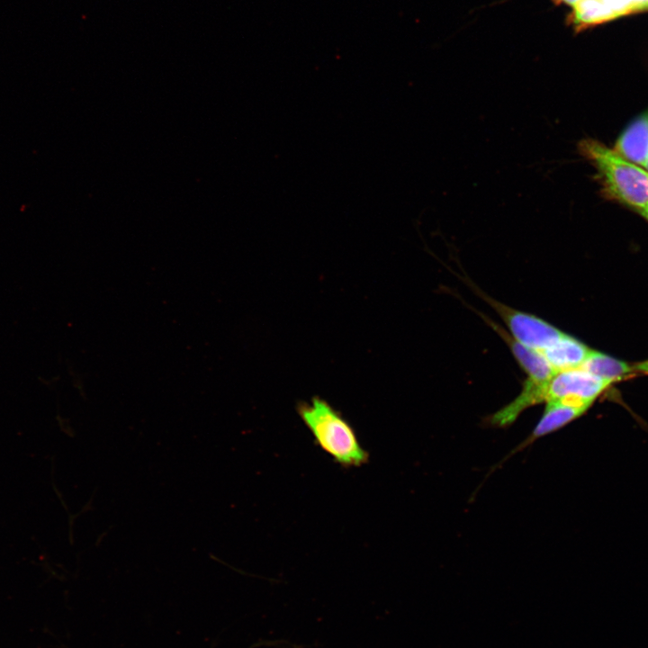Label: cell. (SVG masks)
I'll use <instances>...</instances> for the list:
<instances>
[{"label":"cell","instance_id":"7c38bea8","mask_svg":"<svg viewBox=\"0 0 648 648\" xmlns=\"http://www.w3.org/2000/svg\"><path fill=\"white\" fill-rule=\"evenodd\" d=\"M640 213L648 220V205Z\"/></svg>","mask_w":648,"mask_h":648},{"label":"cell","instance_id":"8fae6325","mask_svg":"<svg viewBox=\"0 0 648 648\" xmlns=\"http://www.w3.org/2000/svg\"><path fill=\"white\" fill-rule=\"evenodd\" d=\"M633 366L635 373H643L648 374V360L638 363Z\"/></svg>","mask_w":648,"mask_h":648},{"label":"cell","instance_id":"7a4b0ae2","mask_svg":"<svg viewBox=\"0 0 648 648\" xmlns=\"http://www.w3.org/2000/svg\"><path fill=\"white\" fill-rule=\"evenodd\" d=\"M578 150L597 169L610 196L639 212L648 205V171L645 168L593 139L580 140Z\"/></svg>","mask_w":648,"mask_h":648},{"label":"cell","instance_id":"4fadbf2b","mask_svg":"<svg viewBox=\"0 0 648 648\" xmlns=\"http://www.w3.org/2000/svg\"><path fill=\"white\" fill-rule=\"evenodd\" d=\"M644 168H645V169L648 171V160H647V162H646V164H645V166H644Z\"/></svg>","mask_w":648,"mask_h":648},{"label":"cell","instance_id":"8992f818","mask_svg":"<svg viewBox=\"0 0 648 648\" xmlns=\"http://www.w3.org/2000/svg\"><path fill=\"white\" fill-rule=\"evenodd\" d=\"M474 311H476L479 316H481V318L490 328H492L493 330H495L508 345L520 367L527 374L526 379L537 382H545L550 380L554 372L541 352L524 346L486 315L479 312L477 310H474Z\"/></svg>","mask_w":648,"mask_h":648},{"label":"cell","instance_id":"52a82bcc","mask_svg":"<svg viewBox=\"0 0 648 648\" xmlns=\"http://www.w3.org/2000/svg\"><path fill=\"white\" fill-rule=\"evenodd\" d=\"M614 150L624 158L644 167L648 160V111L636 117L621 132Z\"/></svg>","mask_w":648,"mask_h":648},{"label":"cell","instance_id":"3957f363","mask_svg":"<svg viewBox=\"0 0 648 648\" xmlns=\"http://www.w3.org/2000/svg\"><path fill=\"white\" fill-rule=\"evenodd\" d=\"M460 278L499 314L511 332V336L524 346L542 353L564 334L535 315L513 309L491 298L469 278L462 276Z\"/></svg>","mask_w":648,"mask_h":648},{"label":"cell","instance_id":"9c48e42d","mask_svg":"<svg viewBox=\"0 0 648 648\" xmlns=\"http://www.w3.org/2000/svg\"><path fill=\"white\" fill-rule=\"evenodd\" d=\"M581 369L608 382L626 380L635 373L634 366L604 353L591 350Z\"/></svg>","mask_w":648,"mask_h":648},{"label":"cell","instance_id":"6da1fadb","mask_svg":"<svg viewBox=\"0 0 648 648\" xmlns=\"http://www.w3.org/2000/svg\"><path fill=\"white\" fill-rule=\"evenodd\" d=\"M297 412L316 445L342 467H360L369 453L352 425L326 400L315 396L297 406Z\"/></svg>","mask_w":648,"mask_h":648},{"label":"cell","instance_id":"5b68a950","mask_svg":"<svg viewBox=\"0 0 648 648\" xmlns=\"http://www.w3.org/2000/svg\"><path fill=\"white\" fill-rule=\"evenodd\" d=\"M569 6L570 20L576 29L605 22L642 10H648V0H555Z\"/></svg>","mask_w":648,"mask_h":648},{"label":"cell","instance_id":"277c9868","mask_svg":"<svg viewBox=\"0 0 648 648\" xmlns=\"http://www.w3.org/2000/svg\"><path fill=\"white\" fill-rule=\"evenodd\" d=\"M609 386L581 368L557 372L544 385V402H561L587 411Z\"/></svg>","mask_w":648,"mask_h":648},{"label":"cell","instance_id":"ba28073f","mask_svg":"<svg viewBox=\"0 0 648 648\" xmlns=\"http://www.w3.org/2000/svg\"><path fill=\"white\" fill-rule=\"evenodd\" d=\"M591 350L580 340L564 333L542 354L554 372L557 373L580 368Z\"/></svg>","mask_w":648,"mask_h":648},{"label":"cell","instance_id":"30bf717a","mask_svg":"<svg viewBox=\"0 0 648 648\" xmlns=\"http://www.w3.org/2000/svg\"><path fill=\"white\" fill-rule=\"evenodd\" d=\"M586 411L561 402H547L539 421L534 428L529 439H537L549 435L580 418Z\"/></svg>","mask_w":648,"mask_h":648}]
</instances>
